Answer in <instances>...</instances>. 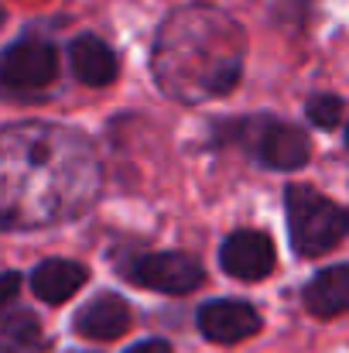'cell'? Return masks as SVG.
I'll return each instance as SVG.
<instances>
[{
	"mask_svg": "<svg viewBox=\"0 0 349 353\" xmlns=\"http://www.w3.org/2000/svg\"><path fill=\"white\" fill-rule=\"evenodd\" d=\"M284 210H288V230L298 254L315 257L332 250L349 230V216L322 192L312 185H291L284 192Z\"/></svg>",
	"mask_w": 349,
	"mask_h": 353,
	"instance_id": "obj_1",
	"label": "cell"
},
{
	"mask_svg": "<svg viewBox=\"0 0 349 353\" xmlns=\"http://www.w3.org/2000/svg\"><path fill=\"white\" fill-rule=\"evenodd\" d=\"M127 278L140 288L161 292V295H189L202 285L206 271L195 257L178 254V250H161V254H140L130 268Z\"/></svg>",
	"mask_w": 349,
	"mask_h": 353,
	"instance_id": "obj_2",
	"label": "cell"
},
{
	"mask_svg": "<svg viewBox=\"0 0 349 353\" xmlns=\"http://www.w3.org/2000/svg\"><path fill=\"white\" fill-rule=\"evenodd\" d=\"M59 55L48 41L24 38L0 55V83L10 90H41L55 79Z\"/></svg>",
	"mask_w": 349,
	"mask_h": 353,
	"instance_id": "obj_3",
	"label": "cell"
},
{
	"mask_svg": "<svg viewBox=\"0 0 349 353\" xmlns=\"http://www.w3.org/2000/svg\"><path fill=\"white\" fill-rule=\"evenodd\" d=\"M223 271L240 278V281H260L274 271L277 254H274V240L260 230H236L223 240L220 250Z\"/></svg>",
	"mask_w": 349,
	"mask_h": 353,
	"instance_id": "obj_4",
	"label": "cell"
},
{
	"mask_svg": "<svg viewBox=\"0 0 349 353\" xmlns=\"http://www.w3.org/2000/svg\"><path fill=\"white\" fill-rule=\"evenodd\" d=\"M199 330L213 343H240L260 333V316L250 302L240 299H213L199 309Z\"/></svg>",
	"mask_w": 349,
	"mask_h": 353,
	"instance_id": "obj_5",
	"label": "cell"
},
{
	"mask_svg": "<svg viewBox=\"0 0 349 353\" xmlns=\"http://www.w3.org/2000/svg\"><path fill=\"white\" fill-rule=\"evenodd\" d=\"M72 330L86 340H120L130 330V305L120 295H96L76 312Z\"/></svg>",
	"mask_w": 349,
	"mask_h": 353,
	"instance_id": "obj_6",
	"label": "cell"
},
{
	"mask_svg": "<svg viewBox=\"0 0 349 353\" xmlns=\"http://www.w3.org/2000/svg\"><path fill=\"white\" fill-rule=\"evenodd\" d=\"M69 62H72L76 79L86 86H110L120 72L116 52L96 34H79L69 45Z\"/></svg>",
	"mask_w": 349,
	"mask_h": 353,
	"instance_id": "obj_7",
	"label": "cell"
},
{
	"mask_svg": "<svg viewBox=\"0 0 349 353\" xmlns=\"http://www.w3.org/2000/svg\"><path fill=\"white\" fill-rule=\"evenodd\" d=\"M257 154L267 168H277V172H291V168H302L312 154V144L305 137V130L291 127V123H267L260 144H257Z\"/></svg>",
	"mask_w": 349,
	"mask_h": 353,
	"instance_id": "obj_8",
	"label": "cell"
},
{
	"mask_svg": "<svg viewBox=\"0 0 349 353\" xmlns=\"http://www.w3.org/2000/svg\"><path fill=\"white\" fill-rule=\"evenodd\" d=\"M86 268L76 264V261H62V257H52V261H41L34 271H31V292L48 302V305H59V302H69L83 285H86Z\"/></svg>",
	"mask_w": 349,
	"mask_h": 353,
	"instance_id": "obj_9",
	"label": "cell"
},
{
	"mask_svg": "<svg viewBox=\"0 0 349 353\" xmlns=\"http://www.w3.org/2000/svg\"><path fill=\"white\" fill-rule=\"evenodd\" d=\"M305 305L319 319H332V316L349 312V264L319 271L305 288Z\"/></svg>",
	"mask_w": 349,
	"mask_h": 353,
	"instance_id": "obj_10",
	"label": "cell"
},
{
	"mask_svg": "<svg viewBox=\"0 0 349 353\" xmlns=\"http://www.w3.org/2000/svg\"><path fill=\"white\" fill-rule=\"evenodd\" d=\"M41 347V323L34 312L17 309L0 319V353H31Z\"/></svg>",
	"mask_w": 349,
	"mask_h": 353,
	"instance_id": "obj_11",
	"label": "cell"
},
{
	"mask_svg": "<svg viewBox=\"0 0 349 353\" xmlns=\"http://www.w3.org/2000/svg\"><path fill=\"white\" fill-rule=\"evenodd\" d=\"M305 114H308V120H312L315 127L332 130V127H339V120H343V100L332 97V93H319V97L308 100Z\"/></svg>",
	"mask_w": 349,
	"mask_h": 353,
	"instance_id": "obj_12",
	"label": "cell"
},
{
	"mask_svg": "<svg viewBox=\"0 0 349 353\" xmlns=\"http://www.w3.org/2000/svg\"><path fill=\"white\" fill-rule=\"evenodd\" d=\"M236 79H240V62H230L223 72H216V76L209 79V90H213V93H230L233 86H236Z\"/></svg>",
	"mask_w": 349,
	"mask_h": 353,
	"instance_id": "obj_13",
	"label": "cell"
},
{
	"mask_svg": "<svg viewBox=\"0 0 349 353\" xmlns=\"http://www.w3.org/2000/svg\"><path fill=\"white\" fill-rule=\"evenodd\" d=\"M17 288H21V274L17 271H3L0 274V309L10 305V299L17 295Z\"/></svg>",
	"mask_w": 349,
	"mask_h": 353,
	"instance_id": "obj_14",
	"label": "cell"
},
{
	"mask_svg": "<svg viewBox=\"0 0 349 353\" xmlns=\"http://www.w3.org/2000/svg\"><path fill=\"white\" fill-rule=\"evenodd\" d=\"M127 353H175L165 340H144V343H134Z\"/></svg>",
	"mask_w": 349,
	"mask_h": 353,
	"instance_id": "obj_15",
	"label": "cell"
},
{
	"mask_svg": "<svg viewBox=\"0 0 349 353\" xmlns=\"http://www.w3.org/2000/svg\"><path fill=\"white\" fill-rule=\"evenodd\" d=\"M3 17H7V14H3V7H0V24H3Z\"/></svg>",
	"mask_w": 349,
	"mask_h": 353,
	"instance_id": "obj_16",
	"label": "cell"
},
{
	"mask_svg": "<svg viewBox=\"0 0 349 353\" xmlns=\"http://www.w3.org/2000/svg\"><path fill=\"white\" fill-rule=\"evenodd\" d=\"M346 141H349V130H346Z\"/></svg>",
	"mask_w": 349,
	"mask_h": 353,
	"instance_id": "obj_17",
	"label": "cell"
}]
</instances>
